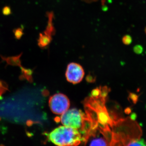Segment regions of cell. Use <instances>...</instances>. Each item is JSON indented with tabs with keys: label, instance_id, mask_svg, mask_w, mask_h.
I'll use <instances>...</instances> for the list:
<instances>
[{
	"label": "cell",
	"instance_id": "cell-1",
	"mask_svg": "<svg viewBox=\"0 0 146 146\" xmlns=\"http://www.w3.org/2000/svg\"><path fill=\"white\" fill-rule=\"evenodd\" d=\"M46 136L49 141L60 146L78 145L83 140L80 131L65 125L56 128Z\"/></svg>",
	"mask_w": 146,
	"mask_h": 146
},
{
	"label": "cell",
	"instance_id": "cell-2",
	"mask_svg": "<svg viewBox=\"0 0 146 146\" xmlns=\"http://www.w3.org/2000/svg\"><path fill=\"white\" fill-rule=\"evenodd\" d=\"M60 122L63 125L82 130L84 125L85 115L81 110L76 108L68 110L61 115Z\"/></svg>",
	"mask_w": 146,
	"mask_h": 146
},
{
	"label": "cell",
	"instance_id": "cell-3",
	"mask_svg": "<svg viewBox=\"0 0 146 146\" xmlns=\"http://www.w3.org/2000/svg\"><path fill=\"white\" fill-rule=\"evenodd\" d=\"M70 101L67 96L62 94H54L50 98L49 106L53 113L56 115H62L69 109Z\"/></svg>",
	"mask_w": 146,
	"mask_h": 146
},
{
	"label": "cell",
	"instance_id": "cell-4",
	"mask_svg": "<svg viewBox=\"0 0 146 146\" xmlns=\"http://www.w3.org/2000/svg\"><path fill=\"white\" fill-rule=\"evenodd\" d=\"M84 72L83 68L77 63H71L68 64L65 73V77L68 82L76 84L83 79Z\"/></svg>",
	"mask_w": 146,
	"mask_h": 146
},
{
	"label": "cell",
	"instance_id": "cell-5",
	"mask_svg": "<svg viewBox=\"0 0 146 146\" xmlns=\"http://www.w3.org/2000/svg\"><path fill=\"white\" fill-rule=\"evenodd\" d=\"M52 41V37L50 35L44 33H40L37 40V44L41 48H45L48 47Z\"/></svg>",
	"mask_w": 146,
	"mask_h": 146
},
{
	"label": "cell",
	"instance_id": "cell-6",
	"mask_svg": "<svg viewBox=\"0 0 146 146\" xmlns=\"http://www.w3.org/2000/svg\"><path fill=\"white\" fill-rule=\"evenodd\" d=\"M47 16L48 18V24L46 30L44 33L45 34L52 36L55 33V29L53 23V20L54 14L52 11H50L47 13Z\"/></svg>",
	"mask_w": 146,
	"mask_h": 146
},
{
	"label": "cell",
	"instance_id": "cell-7",
	"mask_svg": "<svg viewBox=\"0 0 146 146\" xmlns=\"http://www.w3.org/2000/svg\"><path fill=\"white\" fill-rule=\"evenodd\" d=\"M89 145L91 146H106L107 141L102 137L94 138L89 142Z\"/></svg>",
	"mask_w": 146,
	"mask_h": 146
},
{
	"label": "cell",
	"instance_id": "cell-8",
	"mask_svg": "<svg viewBox=\"0 0 146 146\" xmlns=\"http://www.w3.org/2000/svg\"><path fill=\"white\" fill-rule=\"evenodd\" d=\"M21 55H22V54L18 56H12V57L7 58L1 56V57L3 60H5L8 64H11V65H20L21 63L20 57H21Z\"/></svg>",
	"mask_w": 146,
	"mask_h": 146
},
{
	"label": "cell",
	"instance_id": "cell-9",
	"mask_svg": "<svg viewBox=\"0 0 146 146\" xmlns=\"http://www.w3.org/2000/svg\"><path fill=\"white\" fill-rule=\"evenodd\" d=\"M13 33L16 39H21L24 35L23 29L22 28H18L14 29L13 30Z\"/></svg>",
	"mask_w": 146,
	"mask_h": 146
},
{
	"label": "cell",
	"instance_id": "cell-10",
	"mask_svg": "<svg viewBox=\"0 0 146 146\" xmlns=\"http://www.w3.org/2000/svg\"><path fill=\"white\" fill-rule=\"evenodd\" d=\"M146 146V142H145L144 140L143 139H138L137 140H134L132 142H131L129 144L128 146Z\"/></svg>",
	"mask_w": 146,
	"mask_h": 146
},
{
	"label": "cell",
	"instance_id": "cell-11",
	"mask_svg": "<svg viewBox=\"0 0 146 146\" xmlns=\"http://www.w3.org/2000/svg\"><path fill=\"white\" fill-rule=\"evenodd\" d=\"M122 41L124 44L125 45H130L132 42V37L130 35H126L124 36H123Z\"/></svg>",
	"mask_w": 146,
	"mask_h": 146
},
{
	"label": "cell",
	"instance_id": "cell-12",
	"mask_svg": "<svg viewBox=\"0 0 146 146\" xmlns=\"http://www.w3.org/2000/svg\"><path fill=\"white\" fill-rule=\"evenodd\" d=\"M133 52L136 54H141L143 51V48L141 45H136L133 48Z\"/></svg>",
	"mask_w": 146,
	"mask_h": 146
},
{
	"label": "cell",
	"instance_id": "cell-13",
	"mask_svg": "<svg viewBox=\"0 0 146 146\" xmlns=\"http://www.w3.org/2000/svg\"><path fill=\"white\" fill-rule=\"evenodd\" d=\"M2 13L5 16H9L11 13V10L10 7L6 6L3 7L2 9Z\"/></svg>",
	"mask_w": 146,
	"mask_h": 146
},
{
	"label": "cell",
	"instance_id": "cell-14",
	"mask_svg": "<svg viewBox=\"0 0 146 146\" xmlns=\"http://www.w3.org/2000/svg\"><path fill=\"white\" fill-rule=\"evenodd\" d=\"M131 100L133 101V102L136 104L137 102L138 101V96L137 95L135 94H131L130 96Z\"/></svg>",
	"mask_w": 146,
	"mask_h": 146
},
{
	"label": "cell",
	"instance_id": "cell-15",
	"mask_svg": "<svg viewBox=\"0 0 146 146\" xmlns=\"http://www.w3.org/2000/svg\"><path fill=\"white\" fill-rule=\"evenodd\" d=\"M145 34L146 35V27H145Z\"/></svg>",
	"mask_w": 146,
	"mask_h": 146
}]
</instances>
